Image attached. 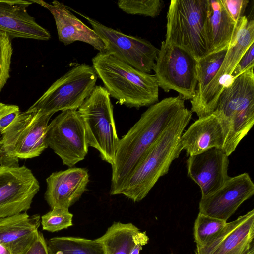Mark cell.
I'll return each mask as SVG.
<instances>
[{"instance_id":"cell-1","label":"cell","mask_w":254,"mask_h":254,"mask_svg":"<svg viewBox=\"0 0 254 254\" xmlns=\"http://www.w3.org/2000/svg\"><path fill=\"white\" fill-rule=\"evenodd\" d=\"M185 108L180 96L165 98L154 104L122 137L112 165L111 195L119 194L123 185L144 154L179 111Z\"/></svg>"},{"instance_id":"cell-2","label":"cell","mask_w":254,"mask_h":254,"mask_svg":"<svg viewBox=\"0 0 254 254\" xmlns=\"http://www.w3.org/2000/svg\"><path fill=\"white\" fill-rule=\"evenodd\" d=\"M192 116L191 110L182 109L152 144L123 185L119 194L134 202L145 198L159 179L168 173L172 162L183 148L180 138Z\"/></svg>"},{"instance_id":"cell-3","label":"cell","mask_w":254,"mask_h":254,"mask_svg":"<svg viewBox=\"0 0 254 254\" xmlns=\"http://www.w3.org/2000/svg\"><path fill=\"white\" fill-rule=\"evenodd\" d=\"M97 76L110 97L127 107L139 109L159 101V86L154 75L138 70L107 53L92 60Z\"/></svg>"},{"instance_id":"cell-4","label":"cell","mask_w":254,"mask_h":254,"mask_svg":"<svg viewBox=\"0 0 254 254\" xmlns=\"http://www.w3.org/2000/svg\"><path fill=\"white\" fill-rule=\"evenodd\" d=\"M214 112L227 130L223 151L229 156L254 123V66L235 77L220 93Z\"/></svg>"},{"instance_id":"cell-5","label":"cell","mask_w":254,"mask_h":254,"mask_svg":"<svg viewBox=\"0 0 254 254\" xmlns=\"http://www.w3.org/2000/svg\"><path fill=\"white\" fill-rule=\"evenodd\" d=\"M52 116L40 111L21 112L0 132V166L17 167L19 159L39 156L48 147L45 137Z\"/></svg>"},{"instance_id":"cell-6","label":"cell","mask_w":254,"mask_h":254,"mask_svg":"<svg viewBox=\"0 0 254 254\" xmlns=\"http://www.w3.org/2000/svg\"><path fill=\"white\" fill-rule=\"evenodd\" d=\"M207 9V0H171L165 41L186 49L197 61L206 56L204 26Z\"/></svg>"},{"instance_id":"cell-7","label":"cell","mask_w":254,"mask_h":254,"mask_svg":"<svg viewBox=\"0 0 254 254\" xmlns=\"http://www.w3.org/2000/svg\"><path fill=\"white\" fill-rule=\"evenodd\" d=\"M77 112L85 128L88 145L97 149L101 159L112 166L119 138L108 91L104 87L95 86Z\"/></svg>"},{"instance_id":"cell-8","label":"cell","mask_w":254,"mask_h":254,"mask_svg":"<svg viewBox=\"0 0 254 254\" xmlns=\"http://www.w3.org/2000/svg\"><path fill=\"white\" fill-rule=\"evenodd\" d=\"M97 77L92 66L77 65L55 81L27 110L50 115L77 110L94 89Z\"/></svg>"},{"instance_id":"cell-9","label":"cell","mask_w":254,"mask_h":254,"mask_svg":"<svg viewBox=\"0 0 254 254\" xmlns=\"http://www.w3.org/2000/svg\"><path fill=\"white\" fill-rule=\"evenodd\" d=\"M254 43V20L243 16L237 22L236 32L216 75L201 95L197 99L191 100L192 113L200 118L214 112L220 93L234 80L232 74L235 68Z\"/></svg>"},{"instance_id":"cell-10","label":"cell","mask_w":254,"mask_h":254,"mask_svg":"<svg viewBox=\"0 0 254 254\" xmlns=\"http://www.w3.org/2000/svg\"><path fill=\"white\" fill-rule=\"evenodd\" d=\"M197 60L189 51L163 41L153 70L159 87L191 100L197 84Z\"/></svg>"},{"instance_id":"cell-11","label":"cell","mask_w":254,"mask_h":254,"mask_svg":"<svg viewBox=\"0 0 254 254\" xmlns=\"http://www.w3.org/2000/svg\"><path fill=\"white\" fill-rule=\"evenodd\" d=\"M46 143L62 159L72 167L88 153L85 128L77 110L62 111L48 124Z\"/></svg>"},{"instance_id":"cell-12","label":"cell","mask_w":254,"mask_h":254,"mask_svg":"<svg viewBox=\"0 0 254 254\" xmlns=\"http://www.w3.org/2000/svg\"><path fill=\"white\" fill-rule=\"evenodd\" d=\"M84 17L104 43L105 53L139 71L149 74L152 72L159 49L144 39L127 35L94 19Z\"/></svg>"},{"instance_id":"cell-13","label":"cell","mask_w":254,"mask_h":254,"mask_svg":"<svg viewBox=\"0 0 254 254\" xmlns=\"http://www.w3.org/2000/svg\"><path fill=\"white\" fill-rule=\"evenodd\" d=\"M39 190V182L25 166H0V218L26 212Z\"/></svg>"},{"instance_id":"cell-14","label":"cell","mask_w":254,"mask_h":254,"mask_svg":"<svg viewBox=\"0 0 254 254\" xmlns=\"http://www.w3.org/2000/svg\"><path fill=\"white\" fill-rule=\"evenodd\" d=\"M254 193V184L247 173L229 178L211 194L201 197L199 213L227 221Z\"/></svg>"},{"instance_id":"cell-15","label":"cell","mask_w":254,"mask_h":254,"mask_svg":"<svg viewBox=\"0 0 254 254\" xmlns=\"http://www.w3.org/2000/svg\"><path fill=\"white\" fill-rule=\"evenodd\" d=\"M254 209L226 223L206 244L196 246V254H254Z\"/></svg>"},{"instance_id":"cell-16","label":"cell","mask_w":254,"mask_h":254,"mask_svg":"<svg viewBox=\"0 0 254 254\" xmlns=\"http://www.w3.org/2000/svg\"><path fill=\"white\" fill-rule=\"evenodd\" d=\"M229 163L226 153L216 148L189 157L188 176L199 186L201 197L214 192L229 178Z\"/></svg>"},{"instance_id":"cell-17","label":"cell","mask_w":254,"mask_h":254,"mask_svg":"<svg viewBox=\"0 0 254 254\" xmlns=\"http://www.w3.org/2000/svg\"><path fill=\"white\" fill-rule=\"evenodd\" d=\"M89 181L88 170L85 168L71 167L53 172L46 179L45 199L51 209H68L85 192Z\"/></svg>"},{"instance_id":"cell-18","label":"cell","mask_w":254,"mask_h":254,"mask_svg":"<svg viewBox=\"0 0 254 254\" xmlns=\"http://www.w3.org/2000/svg\"><path fill=\"white\" fill-rule=\"evenodd\" d=\"M227 134L224 121L213 112L192 123L180 141L183 150L190 156L213 148L223 150Z\"/></svg>"},{"instance_id":"cell-19","label":"cell","mask_w":254,"mask_h":254,"mask_svg":"<svg viewBox=\"0 0 254 254\" xmlns=\"http://www.w3.org/2000/svg\"><path fill=\"white\" fill-rule=\"evenodd\" d=\"M32 3L31 0H0V31L6 33L11 39L49 40L50 33L27 11Z\"/></svg>"},{"instance_id":"cell-20","label":"cell","mask_w":254,"mask_h":254,"mask_svg":"<svg viewBox=\"0 0 254 254\" xmlns=\"http://www.w3.org/2000/svg\"><path fill=\"white\" fill-rule=\"evenodd\" d=\"M31 1L51 12L55 19L59 39L64 45L81 41L91 45L99 52H105L104 43L93 29L77 18L63 3L56 0L51 4L41 0Z\"/></svg>"},{"instance_id":"cell-21","label":"cell","mask_w":254,"mask_h":254,"mask_svg":"<svg viewBox=\"0 0 254 254\" xmlns=\"http://www.w3.org/2000/svg\"><path fill=\"white\" fill-rule=\"evenodd\" d=\"M207 2L204 31L208 55L228 49L237 22L231 17L221 0H207Z\"/></svg>"},{"instance_id":"cell-22","label":"cell","mask_w":254,"mask_h":254,"mask_svg":"<svg viewBox=\"0 0 254 254\" xmlns=\"http://www.w3.org/2000/svg\"><path fill=\"white\" fill-rule=\"evenodd\" d=\"M39 215L26 212L0 218V243L13 254H22L38 233Z\"/></svg>"},{"instance_id":"cell-23","label":"cell","mask_w":254,"mask_h":254,"mask_svg":"<svg viewBox=\"0 0 254 254\" xmlns=\"http://www.w3.org/2000/svg\"><path fill=\"white\" fill-rule=\"evenodd\" d=\"M96 240L103 244L106 254H131L138 242L149 240V238L145 231H141L131 223L114 222Z\"/></svg>"},{"instance_id":"cell-24","label":"cell","mask_w":254,"mask_h":254,"mask_svg":"<svg viewBox=\"0 0 254 254\" xmlns=\"http://www.w3.org/2000/svg\"><path fill=\"white\" fill-rule=\"evenodd\" d=\"M49 254H106L102 243L96 239L58 237L48 240Z\"/></svg>"},{"instance_id":"cell-25","label":"cell","mask_w":254,"mask_h":254,"mask_svg":"<svg viewBox=\"0 0 254 254\" xmlns=\"http://www.w3.org/2000/svg\"><path fill=\"white\" fill-rule=\"evenodd\" d=\"M227 50L208 55L197 61V84L192 100L197 99L213 79L221 66Z\"/></svg>"},{"instance_id":"cell-26","label":"cell","mask_w":254,"mask_h":254,"mask_svg":"<svg viewBox=\"0 0 254 254\" xmlns=\"http://www.w3.org/2000/svg\"><path fill=\"white\" fill-rule=\"evenodd\" d=\"M227 221L198 213L194 224V237L196 246H203L217 236Z\"/></svg>"},{"instance_id":"cell-27","label":"cell","mask_w":254,"mask_h":254,"mask_svg":"<svg viewBox=\"0 0 254 254\" xmlns=\"http://www.w3.org/2000/svg\"><path fill=\"white\" fill-rule=\"evenodd\" d=\"M117 4L121 9L127 14L152 18L158 16L165 6L162 0H120Z\"/></svg>"},{"instance_id":"cell-28","label":"cell","mask_w":254,"mask_h":254,"mask_svg":"<svg viewBox=\"0 0 254 254\" xmlns=\"http://www.w3.org/2000/svg\"><path fill=\"white\" fill-rule=\"evenodd\" d=\"M73 214L68 209L54 207L41 217V223L44 230L54 232L71 226Z\"/></svg>"},{"instance_id":"cell-29","label":"cell","mask_w":254,"mask_h":254,"mask_svg":"<svg viewBox=\"0 0 254 254\" xmlns=\"http://www.w3.org/2000/svg\"><path fill=\"white\" fill-rule=\"evenodd\" d=\"M11 40L6 33L0 31V93L9 78L13 53Z\"/></svg>"},{"instance_id":"cell-30","label":"cell","mask_w":254,"mask_h":254,"mask_svg":"<svg viewBox=\"0 0 254 254\" xmlns=\"http://www.w3.org/2000/svg\"><path fill=\"white\" fill-rule=\"evenodd\" d=\"M20 113L18 106L0 102V132L4 130Z\"/></svg>"},{"instance_id":"cell-31","label":"cell","mask_w":254,"mask_h":254,"mask_svg":"<svg viewBox=\"0 0 254 254\" xmlns=\"http://www.w3.org/2000/svg\"><path fill=\"white\" fill-rule=\"evenodd\" d=\"M233 20L237 22L242 17L249 2L248 0H221Z\"/></svg>"},{"instance_id":"cell-32","label":"cell","mask_w":254,"mask_h":254,"mask_svg":"<svg viewBox=\"0 0 254 254\" xmlns=\"http://www.w3.org/2000/svg\"><path fill=\"white\" fill-rule=\"evenodd\" d=\"M254 65V43L246 51L235 68L232 76L233 79Z\"/></svg>"},{"instance_id":"cell-33","label":"cell","mask_w":254,"mask_h":254,"mask_svg":"<svg viewBox=\"0 0 254 254\" xmlns=\"http://www.w3.org/2000/svg\"><path fill=\"white\" fill-rule=\"evenodd\" d=\"M22 254H49L47 243L41 232H38Z\"/></svg>"},{"instance_id":"cell-34","label":"cell","mask_w":254,"mask_h":254,"mask_svg":"<svg viewBox=\"0 0 254 254\" xmlns=\"http://www.w3.org/2000/svg\"><path fill=\"white\" fill-rule=\"evenodd\" d=\"M0 254H13L7 247L0 243Z\"/></svg>"},{"instance_id":"cell-35","label":"cell","mask_w":254,"mask_h":254,"mask_svg":"<svg viewBox=\"0 0 254 254\" xmlns=\"http://www.w3.org/2000/svg\"><path fill=\"white\" fill-rule=\"evenodd\" d=\"M0 135H1V134L0 132V149H1V137L0 136Z\"/></svg>"}]
</instances>
